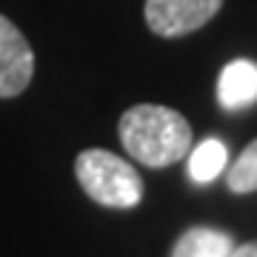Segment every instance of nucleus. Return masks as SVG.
Listing matches in <instances>:
<instances>
[{
  "instance_id": "2",
  "label": "nucleus",
  "mask_w": 257,
  "mask_h": 257,
  "mask_svg": "<svg viewBox=\"0 0 257 257\" xmlns=\"http://www.w3.org/2000/svg\"><path fill=\"white\" fill-rule=\"evenodd\" d=\"M74 175L83 192L109 209H132L143 197V180L123 157L106 149H86L74 160Z\"/></svg>"
},
{
  "instance_id": "7",
  "label": "nucleus",
  "mask_w": 257,
  "mask_h": 257,
  "mask_svg": "<svg viewBox=\"0 0 257 257\" xmlns=\"http://www.w3.org/2000/svg\"><path fill=\"white\" fill-rule=\"evenodd\" d=\"M229 163V152L217 138H206L203 143L192 149L189 155V177L194 183H211Z\"/></svg>"
},
{
  "instance_id": "1",
  "label": "nucleus",
  "mask_w": 257,
  "mask_h": 257,
  "mask_svg": "<svg viewBox=\"0 0 257 257\" xmlns=\"http://www.w3.org/2000/svg\"><path fill=\"white\" fill-rule=\"evenodd\" d=\"M117 135L128 155L152 169L177 163L192 149L189 120L180 111L155 103H140L123 111L117 120Z\"/></svg>"
},
{
  "instance_id": "5",
  "label": "nucleus",
  "mask_w": 257,
  "mask_h": 257,
  "mask_svg": "<svg viewBox=\"0 0 257 257\" xmlns=\"http://www.w3.org/2000/svg\"><path fill=\"white\" fill-rule=\"evenodd\" d=\"M217 100L223 109L237 111L257 103V63L254 60H231L217 80Z\"/></svg>"
},
{
  "instance_id": "6",
  "label": "nucleus",
  "mask_w": 257,
  "mask_h": 257,
  "mask_svg": "<svg viewBox=\"0 0 257 257\" xmlns=\"http://www.w3.org/2000/svg\"><path fill=\"white\" fill-rule=\"evenodd\" d=\"M231 248H234V243H231L229 234L197 226V229H189L175 243L172 257H229Z\"/></svg>"
},
{
  "instance_id": "8",
  "label": "nucleus",
  "mask_w": 257,
  "mask_h": 257,
  "mask_svg": "<svg viewBox=\"0 0 257 257\" xmlns=\"http://www.w3.org/2000/svg\"><path fill=\"white\" fill-rule=\"evenodd\" d=\"M226 183L231 192H257V140H251L231 166H226Z\"/></svg>"
},
{
  "instance_id": "3",
  "label": "nucleus",
  "mask_w": 257,
  "mask_h": 257,
  "mask_svg": "<svg viewBox=\"0 0 257 257\" xmlns=\"http://www.w3.org/2000/svg\"><path fill=\"white\" fill-rule=\"evenodd\" d=\"M223 0H146V23L160 37H183L203 29L217 12Z\"/></svg>"
},
{
  "instance_id": "4",
  "label": "nucleus",
  "mask_w": 257,
  "mask_h": 257,
  "mask_svg": "<svg viewBox=\"0 0 257 257\" xmlns=\"http://www.w3.org/2000/svg\"><path fill=\"white\" fill-rule=\"evenodd\" d=\"M35 74V52L9 18L0 15V97H18Z\"/></svg>"
},
{
  "instance_id": "9",
  "label": "nucleus",
  "mask_w": 257,
  "mask_h": 257,
  "mask_svg": "<svg viewBox=\"0 0 257 257\" xmlns=\"http://www.w3.org/2000/svg\"><path fill=\"white\" fill-rule=\"evenodd\" d=\"M229 257H257V240L243 243V246H237V248H231Z\"/></svg>"
}]
</instances>
